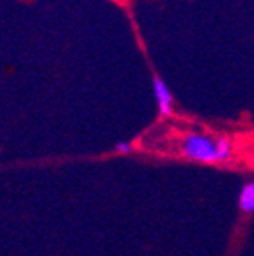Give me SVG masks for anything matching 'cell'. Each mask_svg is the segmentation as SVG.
<instances>
[{"label": "cell", "mask_w": 254, "mask_h": 256, "mask_svg": "<svg viewBox=\"0 0 254 256\" xmlns=\"http://www.w3.org/2000/svg\"><path fill=\"white\" fill-rule=\"evenodd\" d=\"M238 206L244 214L254 212V180L242 187L240 196H238Z\"/></svg>", "instance_id": "obj_3"}, {"label": "cell", "mask_w": 254, "mask_h": 256, "mask_svg": "<svg viewBox=\"0 0 254 256\" xmlns=\"http://www.w3.org/2000/svg\"><path fill=\"white\" fill-rule=\"evenodd\" d=\"M182 153L196 162L202 164H218L231 156V142L226 137L214 139L202 134H187L182 140Z\"/></svg>", "instance_id": "obj_1"}, {"label": "cell", "mask_w": 254, "mask_h": 256, "mask_svg": "<svg viewBox=\"0 0 254 256\" xmlns=\"http://www.w3.org/2000/svg\"><path fill=\"white\" fill-rule=\"evenodd\" d=\"M153 89H155V96H156V104H158V108H160V114H162V116H169V114L172 112V96H171L169 88H167L160 78H155Z\"/></svg>", "instance_id": "obj_2"}, {"label": "cell", "mask_w": 254, "mask_h": 256, "mask_svg": "<svg viewBox=\"0 0 254 256\" xmlns=\"http://www.w3.org/2000/svg\"><path fill=\"white\" fill-rule=\"evenodd\" d=\"M250 164L254 166V153H252V155H250Z\"/></svg>", "instance_id": "obj_5"}, {"label": "cell", "mask_w": 254, "mask_h": 256, "mask_svg": "<svg viewBox=\"0 0 254 256\" xmlns=\"http://www.w3.org/2000/svg\"><path fill=\"white\" fill-rule=\"evenodd\" d=\"M116 152L118 153H128L132 150V146L128 142H120V144H116Z\"/></svg>", "instance_id": "obj_4"}]
</instances>
